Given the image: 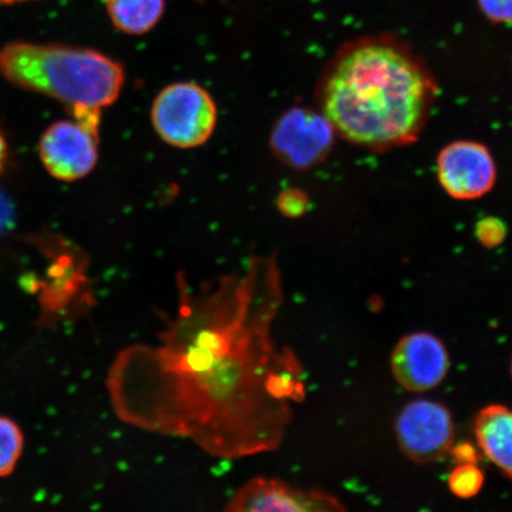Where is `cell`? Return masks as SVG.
I'll use <instances>...</instances> for the list:
<instances>
[{
	"label": "cell",
	"mask_w": 512,
	"mask_h": 512,
	"mask_svg": "<svg viewBox=\"0 0 512 512\" xmlns=\"http://www.w3.org/2000/svg\"><path fill=\"white\" fill-rule=\"evenodd\" d=\"M177 286L155 341L127 345L108 368L114 414L217 459L278 450L305 386L296 354L274 337L285 302L277 258L254 256L209 283Z\"/></svg>",
	"instance_id": "obj_1"
},
{
	"label": "cell",
	"mask_w": 512,
	"mask_h": 512,
	"mask_svg": "<svg viewBox=\"0 0 512 512\" xmlns=\"http://www.w3.org/2000/svg\"><path fill=\"white\" fill-rule=\"evenodd\" d=\"M438 93L427 62L406 41L383 32L338 48L319 76L315 100L337 137L382 153L420 138Z\"/></svg>",
	"instance_id": "obj_2"
},
{
	"label": "cell",
	"mask_w": 512,
	"mask_h": 512,
	"mask_svg": "<svg viewBox=\"0 0 512 512\" xmlns=\"http://www.w3.org/2000/svg\"><path fill=\"white\" fill-rule=\"evenodd\" d=\"M0 75L18 88L48 96L74 118H101L118 100L125 70L101 51L15 41L0 49Z\"/></svg>",
	"instance_id": "obj_3"
},
{
	"label": "cell",
	"mask_w": 512,
	"mask_h": 512,
	"mask_svg": "<svg viewBox=\"0 0 512 512\" xmlns=\"http://www.w3.org/2000/svg\"><path fill=\"white\" fill-rule=\"evenodd\" d=\"M213 96L195 82H176L160 91L151 107L157 136L176 149H196L206 144L217 125Z\"/></svg>",
	"instance_id": "obj_4"
},
{
	"label": "cell",
	"mask_w": 512,
	"mask_h": 512,
	"mask_svg": "<svg viewBox=\"0 0 512 512\" xmlns=\"http://www.w3.org/2000/svg\"><path fill=\"white\" fill-rule=\"evenodd\" d=\"M337 133L318 108L296 106L281 114L270 134L275 158L304 171L323 163L334 149Z\"/></svg>",
	"instance_id": "obj_5"
},
{
	"label": "cell",
	"mask_w": 512,
	"mask_h": 512,
	"mask_svg": "<svg viewBox=\"0 0 512 512\" xmlns=\"http://www.w3.org/2000/svg\"><path fill=\"white\" fill-rule=\"evenodd\" d=\"M100 119L56 121L42 134L38 153L44 168L62 182L87 177L99 159Z\"/></svg>",
	"instance_id": "obj_6"
},
{
	"label": "cell",
	"mask_w": 512,
	"mask_h": 512,
	"mask_svg": "<svg viewBox=\"0 0 512 512\" xmlns=\"http://www.w3.org/2000/svg\"><path fill=\"white\" fill-rule=\"evenodd\" d=\"M395 430L401 450L415 463L438 462L452 448V415L439 402L418 400L409 403L398 416Z\"/></svg>",
	"instance_id": "obj_7"
},
{
	"label": "cell",
	"mask_w": 512,
	"mask_h": 512,
	"mask_svg": "<svg viewBox=\"0 0 512 512\" xmlns=\"http://www.w3.org/2000/svg\"><path fill=\"white\" fill-rule=\"evenodd\" d=\"M437 174L448 196L470 201L485 196L495 187L497 166L484 144L457 140L439 152Z\"/></svg>",
	"instance_id": "obj_8"
},
{
	"label": "cell",
	"mask_w": 512,
	"mask_h": 512,
	"mask_svg": "<svg viewBox=\"0 0 512 512\" xmlns=\"http://www.w3.org/2000/svg\"><path fill=\"white\" fill-rule=\"evenodd\" d=\"M337 498L323 491L298 488L284 480L258 476L228 498L229 512H322L342 510Z\"/></svg>",
	"instance_id": "obj_9"
},
{
	"label": "cell",
	"mask_w": 512,
	"mask_h": 512,
	"mask_svg": "<svg viewBox=\"0 0 512 512\" xmlns=\"http://www.w3.org/2000/svg\"><path fill=\"white\" fill-rule=\"evenodd\" d=\"M448 366L450 360L445 345L428 332H415L401 338L393 350V374L409 392L422 393L439 386Z\"/></svg>",
	"instance_id": "obj_10"
},
{
	"label": "cell",
	"mask_w": 512,
	"mask_h": 512,
	"mask_svg": "<svg viewBox=\"0 0 512 512\" xmlns=\"http://www.w3.org/2000/svg\"><path fill=\"white\" fill-rule=\"evenodd\" d=\"M475 432L486 457L512 479V411L505 406L485 407L477 415Z\"/></svg>",
	"instance_id": "obj_11"
},
{
	"label": "cell",
	"mask_w": 512,
	"mask_h": 512,
	"mask_svg": "<svg viewBox=\"0 0 512 512\" xmlns=\"http://www.w3.org/2000/svg\"><path fill=\"white\" fill-rule=\"evenodd\" d=\"M105 6L114 28L130 36L149 34L165 12V0H105Z\"/></svg>",
	"instance_id": "obj_12"
},
{
	"label": "cell",
	"mask_w": 512,
	"mask_h": 512,
	"mask_svg": "<svg viewBox=\"0 0 512 512\" xmlns=\"http://www.w3.org/2000/svg\"><path fill=\"white\" fill-rule=\"evenodd\" d=\"M24 435L16 422L0 415V478L11 475L21 459Z\"/></svg>",
	"instance_id": "obj_13"
},
{
	"label": "cell",
	"mask_w": 512,
	"mask_h": 512,
	"mask_svg": "<svg viewBox=\"0 0 512 512\" xmlns=\"http://www.w3.org/2000/svg\"><path fill=\"white\" fill-rule=\"evenodd\" d=\"M448 483H450V489L454 495L470 498L476 496L482 489L484 477L475 463L460 464L451 473Z\"/></svg>",
	"instance_id": "obj_14"
},
{
	"label": "cell",
	"mask_w": 512,
	"mask_h": 512,
	"mask_svg": "<svg viewBox=\"0 0 512 512\" xmlns=\"http://www.w3.org/2000/svg\"><path fill=\"white\" fill-rule=\"evenodd\" d=\"M477 5L491 23L512 27V0H477Z\"/></svg>",
	"instance_id": "obj_15"
},
{
	"label": "cell",
	"mask_w": 512,
	"mask_h": 512,
	"mask_svg": "<svg viewBox=\"0 0 512 512\" xmlns=\"http://www.w3.org/2000/svg\"><path fill=\"white\" fill-rule=\"evenodd\" d=\"M477 236L484 246L495 247L504 240V224L496 219L480 221L477 226Z\"/></svg>",
	"instance_id": "obj_16"
},
{
	"label": "cell",
	"mask_w": 512,
	"mask_h": 512,
	"mask_svg": "<svg viewBox=\"0 0 512 512\" xmlns=\"http://www.w3.org/2000/svg\"><path fill=\"white\" fill-rule=\"evenodd\" d=\"M279 202L280 209L290 216L302 215L307 206V198L298 190L284 192Z\"/></svg>",
	"instance_id": "obj_17"
},
{
	"label": "cell",
	"mask_w": 512,
	"mask_h": 512,
	"mask_svg": "<svg viewBox=\"0 0 512 512\" xmlns=\"http://www.w3.org/2000/svg\"><path fill=\"white\" fill-rule=\"evenodd\" d=\"M11 219L12 209L10 207V203L8 198H6L3 192L0 191V233L9 227Z\"/></svg>",
	"instance_id": "obj_18"
},
{
	"label": "cell",
	"mask_w": 512,
	"mask_h": 512,
	"mask_svg": "<svg viewBox=\"0 0 512 512\" xmlns=\"http://www.w3.org/2000/svg\"><path fill=\"white\" fill-rule=\"evenodd\" d=\"M454 454H456L460 464L475 463L477 459L475 448L469 444L457 446L456 450H454Z\"/></svg>",
	"instance_id": "obj_19"
},
{
	"label": "cell",
	"mask_w": 512,
	"mask_h": 512,
	"mask_svg": "<svg viewBox=\"0 0 512 512\" xmlns=\"http://www.w3.org/2000/svg\"><path fill=\"white\" fill-rule=\"evenodd\" d=\"M6 160H8V145H6L5 139L0 133V172L4 170Z\"/></svg>",
	"instance_id": "obj_20"
},
{
	"label": "cell",
	"mask_w": 512,
	"mask_h": 512,
	"mask_svg": "<svg viewBox=\"0 0 512 512\" xmlns=\"http://www.w3.org/2000/svg\"><path fill=\"white\" fill-rule=\"evenodd\" d=\"M23 2H28V0H0V5H11Z\"/></svg>",
	"instance_id": "obj_21"
},
{
	"label": "cell",
	"mask_w": 512,
	"mask_h": 512,
	"mask_svg": "<svg viewBox=\"0 0 512 512\" xmlns=\"http://www.w3.org/2000/svg\"><path fill=\"white\" fill-rule=\"evenodd\" d=\"M511 373H512V363H511Z\"/></svg>",
	"instance_id": "obj_22"
}]
</instances>
